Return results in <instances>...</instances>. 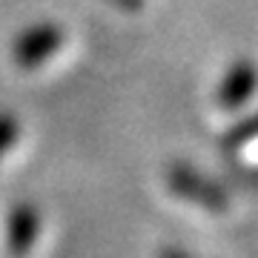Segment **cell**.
Returning a JSON list of instances; mask_svg holds the SVG:
<instances>
[{"label":"cell","mask_w":258,"mask_h":258,"mask_svg":"<svg viewBox=\"0 0 258 258\" xmlns=\"http://www.w3.org/2000/svg\"><path fill=\"white\" fill-rule=\"evenodd\" d=\"M166 186L184 201L195 204L207 212H224L227 210V192L218 184H212L210 178H204L198 169L189 164H172L166 169Z\"/></svg>","instance_id":"1"},{"label":"cell","mask_w":258,"mask_h":258,"mask_svg":"<svg viewBox=\"0 0 258 258\" xmlns=\"http://www.w3.org/2000/svg\"><path fill=\"white\" fill-rule=\"evenodd\" d=\"M60 46H63V32H60V26H55V23H37V26L26 29L15 40L12 57L23 69H35L43 60H49Z\"/></svg>","instance_id":"2"},{"label":"cell","mask_w":258,"mask_h":258,"mask_svg":"<svg viewBox=\"0 0 258 258\" xmlns=\"http://www.w3.org/2000/svg\"><path fill=\"white\" fill-rule=\"evenodd\" d=\"M255 89H258V66L247 57H238L218 83L215 101H218L221 109H238L255 95Z\"/></svg>","instance_id":"3"},{"label":"cell","mask_w":258,"mask_h":258,"mask_svg":"<svg viewBox=\"0 0 258 258\" xmlns=\"http://www.w3.org/2000/svg\"><path fill=\"white\" fill-rule=\"evenodd\" d=\"M9 249L12 252H18V255H26L29 247L35 244L37 232H40V215H37L35 207H29V204H20L15 207L9 215Z\"/></svg>","instance_id":"4"},{"label":"cell","mask_w":258,"mask_h":258,"mask_svg":"<svg viewBox=\"0 0 258 258\" xmlns=\"http://www.w3.org/2000/svg\"><path fill=\"white\" fill-rule=\"evenodd\" d=\"M258 138V112L255 115H249L247 120H241L238 126L232 129L230 135H227V147H244L247 141H255Z\"/></svg>","instance_id":"5"},{"label":"cell","mask_w":258,"mask_h":258,"mask_svg":"<svg viewBox=\"0 0 258 258\" xmlns=\"http://www.w3.org/2000/svg\"><path fill=\"white\" fill-rule=\"evenodd\" d=\"M18 135H20V123L12 118V115L0 112V155H3L15 141H18Z\"/></svg>","instance_id":"6"},{"label":"cell","mask_w":258,"mask_h":258,"mask_svg":"<svg viewBox=\"0 0 258 258\" xmlns=\"http://www.w3.org/2000/svg\"><path fill=\"white\" fill-rule=\"evenodd\" d=\"M158 258H195V255L181 252V249H161V252H158Z\"/></svg>","instance_id":"7"},{"label":"cell","mask_w":258,"mask_h":258,"mask_svg":"<svg viewBox=\"0 0 258 258\" xmlns=\"http://www.w3.org/2000/svg\"><path fill=\"white\" fill-rule=\"evenodd\" d=\"M112 3H118V6H123V9H138L141 0H112Z\"/></svg>","instance_id":"8"},{"label":"cell","mask_w":258,"mask_h":258,"mask_svg":"<svg viewBox=\"0 0 258 258\" xmlns=\"http://www.w3.org/2000/svg\"><path fill=\"white\" fill-rule=\"evenodd\" d=\"M252 178H255V181H258V172H252Z\"/></svg>","instance_id":"9"}]
</instances>
